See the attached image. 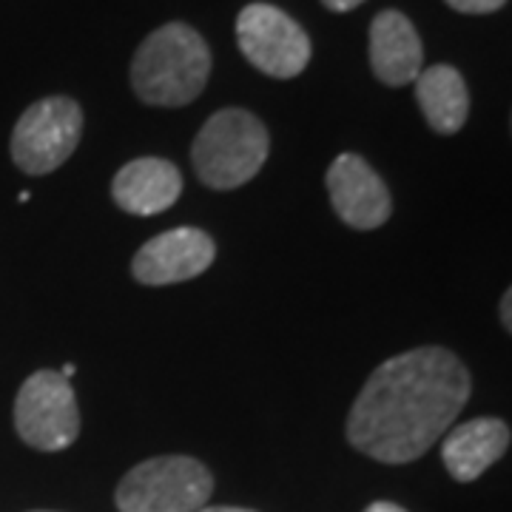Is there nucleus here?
Wrapping results in <instances>:
<instances>
[{
  "label": "nucleus",
  "mask_w": 512,
  "mask_h": 512,
  "mask_svg": "<svg viewBox=\"0 0 512 512\" xmlns=\"http://www.w3.org/2000/svg\"><path fill=\"white\" fill-rule=\"evenodd\" d=\"M470 393V373L456 353L436 345L399 353L359 390L348 441L382 464L416 461L453 427Z\"/></svg>",
  "instance_id": "nucleus-1"
},
{
  "label": "nucleus",
  "mask_w": 512,
  "mask_h": 512,
  "mask_svg": "<svg viewBox=\"0 0 512 512\" xmlns=\"http://www.w3.org/2000/svg\"><path fill=\"white\" fill-rule=\"evenodd\" d=\"M211 77V49L188 23H165L140 43L131 60V89L148 106L194 103Z\"/></svg>",
  "instance_id": "nucleus-2"
},
{
  "label": "nucleus",
  "mask_w": 512,
  "mask_h": 512,
  "mask_svg": "<svg viewBox=\"0 0 512 512\" xmlns=\"http://www.w3.org/2000/svg\"><path fill=\"white\" fill-rule=\"evenodd\" d=\"M271 137L265 123L245 109H222L200 128L191 160L200 183L231 191L251 183L268 160Z\"/></svg>",
  "instance_id": "nucleus-3"
},
{
  "label": "nucleus",
  "mask_w": 512,
  "mask_h": 512,
  "mask_svg": "<svg viewBox=\"0 0 512 512\" xmlns=\"http://www.w3.org/2000/svg\"><path fill=\"white\" fill-rule=\"evenodd\" d=\"M214 478L191 456L148 458L117 487L120 512H197L211 498Z\"/></svg>",
  "instance_id": "nucleus-4"
},
{
  "label": "nucleus",
  "mask_w": 512,
  "mask_h": 512,
  "mask_svg": "<svg viewBox=\"0 0 512 512\" xmlns=\"http://www.w3.org/2000/svg\"><path fill=\"white\" fill-rule=\"evenodd\" d=\"M83 134V109L72 97H46L20 114L12 160L23 174L43 177L66 163Z\"/></svg>",
  "instance_id": "nucleus-5"
},
{
  "label": "nucleus",
  "mask_w": 512,
  "mask_h": 512,
  "mask_svg": "<svg viewBox=\"0 0 512 512\" xmlns=\"http://www.w3.org/2000/svg\"><path fill=\"white\" fill-rule=\"evenodd\" d=\"M15 427L29 447L57 453L74 444L80 433V413L69 379L57 370L32 373L15 399Z\"/></svg>",
  "instance_id": "nucleus-6"
},
{
  "label": "nucleus",
  "mask_w": 512,
  "mask_h": 512,
  "mask_svg": "<svg viewBox=\"0 0 512 512\" xmlns=\"http://www.w3.org/2000/svg\"><path fill=\"white\" fill-rule=\"evenodd\" d=\"M237 40L245 60L276 80H291L311 63V37L271 3H251L239 12Z\"/></svg>",
  "instance_id": "nucleus-7"
},
{
  "label": "nucleus",
  "mask_w": 512,
  "mask_h": 512,
  "mask_svg": "<svg viewBox=\"0 0 512 512\" xmlns=\"http://www.w3.org/2000/svg\"><path fill=\"white\" fill-rule=\"evenodd\" d=\"M328 194L336 217L356 231H373L390 220V191L359 154H339L330 163Z\"/></svg>",
  "instance_id": "nucleus-8"
},
{
  "label": "nucleus",
  "mask_w": 512,
  "mask_h": 512,
  "mask_svg": "<svg viewBox=\"0 0 512 512\" xmlns=\"http://www.w3.org/2000/svg\"><path fill=\"white\" fill-rule=\"evenodd\" d=\"M217 245L200 228H174L148 239L131 262V274L143 285H177L205 274Z\"/></svg>",
  "instance_id": "nucleus-9"
},
{
  "label": "nucleus",
  "mask_w": 512,
  "mask_h": 512,
  "mask_svg": "<svg viewBox=\"0 0 512 512\" xmlns=\"http://www.w3.org/2000/svg\"><path fill=\"white\" fill-rule=\"evenodd\" d=\"M183 194V177L177 165L168 163L163 157H140L126 163L114 183H111V197L117 208L137 217H154L168 211Z\"/></svg>",
  "instance_id": "nucleus-10"
},
{
  "label": "nucleus",
  "mask_w": 512,
  "mask_h": 512,
  "mask_svg": "<svg viewBox=\"0 0 512 512\" xmlns=\"http://www.w3.org/2000/svg\"><path fill=\"white\" fill-rule=\"evenodd\" d=\"M424 49L407 15L387 9L370 23V66L384 86H407L421 74Z\"/></svg>",
  "instance_id": "nucleus-11"
},
{
  "label": "nucleus",
  "mask_w": 512,
  "mask_h": 512,
  "mask_svg": "<svg viewBox=\"0 0 512 512\" xmlns=\"http://www.w3.org/2000/svg\"><path fill=\"white\" fill-rule=\"evenodd\" d=\"M444 436H447L441 444L444 467L461 484L476 481L481 473H487L510 447V427L490 416L464 421Z\"/></svg>",
  "instance_id": "nucleus-12"
},
{
  "label": "nucleus",
  "mask_w": 512,
  "mask_h": 512,
  "mask_svg": "<svg viewBox=\"0 0 512 512\" xmlns=\"http://www.w3.org/2000/svg\"><path fill=\"white\" fill-rule=\"evenodd\" d=\"M413 83L421 114L436 134L447 137L464 128L470 117V92L464 77L453 66H430Z\"/></svg>",
  "instance_id": "nucleus-13"
},
{
  "label": "nucleus",
  "mask_w": 512,
  "mask_h": 512,
  "mask_svg": "<svg viewBox=\"0 0 512 512\" xmlns=\"http://www.w3.org/2000/svg\"><path fill=\"white\" fill-rule=\"evenodd\" d=\"M450 9H456L461 15H490L507 6V0H447Z\"/></svg>",
  "instance_id": "nucleus-14"
},
{
  "label": "nucleus",
  "mask_w": 512,
  "mask_h": 512,
  "mask_svg": "<svg viewBox=\"0 0 512 512\" xmlns=\"http://www.w3.org/2000/svg\"><path fill=\"white\" fill-rule=\"evenodd\" d=\"M322 3L328 6L330 12H350V9L362 6L365 0H322Z\"/></svg>",
  "instance_id": "nucleus-15"
},
{
  "label": "nucleus",
  "mask_w": 512,
  "mask_h": 512,
  "mask_svg": "<svg viewBox=\"0 0 512 512\" xmlns=\"http://www.w3.org/2000/svg\"><path fill=\"white\" fill-rule=\"evenodd\" d=\"M365 512H407V510H402L399 504H390V501H376V504H370Z\"/></svg>",
  "instance_id": "nucleus-16"
},
{
  "label": "nucleus",
  "mask_w": 512,
  "mask_h": 512,
  "mask_svg": "<svg viewBox=\"0 0 512 512\" xmlns=\"http://www.w3.org/2000/svg\"><path fill=\"white\" fill-rule=\"evenodd\" d=\"M510 291L504 293V299H501V322H504V328L510 330L512 328V322H510Z\"/></svg>",
  "instance_id": "nucleus-17"
},
{
  "label": "nucleus",
  "mask_w": 512,
  "mask_h": 512,
  "mask_svg": "<svg viewBox=\"0 0 512 512\" xmlns=\"http://www.w3.org/2000/svg\"><path fill=\"white\" fill-rule=\"evenodd\" d=\"M197 512H254V510H242V507H202Z\"/></svg>",
  "instance_id": "nucleus-18"
}]
</instances>
